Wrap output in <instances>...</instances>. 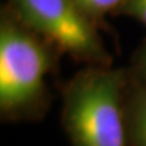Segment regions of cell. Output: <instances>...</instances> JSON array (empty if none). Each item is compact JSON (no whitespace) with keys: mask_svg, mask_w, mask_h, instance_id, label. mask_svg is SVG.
<instances>
[{"mask_svg":"<svg viewBox=\"0 0 146 146\" xmlns=\"http://www.w3.org/2000/svg\"><path fill=\"white\" fill-rule=\"evenodd\" d=\"M124 116L129 146H146V85L130 77L124 96Z\"/></svg>","mask_w":146,"mask_h":146,"instance_id":"277c9868","label":"cell"},{"mask_svg":"<svg viewBox=\"0 0 146 146\" xmlns=\"http://www.w3.org/2000/svg\"><path fill=\"white\" fill-rule=\"evenodd\" d=\"M6 4L62 55L84 67L112 66L100 28L76 0H6Z\"/></svg>","mask_w":146,"mask_h":146,"instance_id":"3957f363","label":"cell"},{"mask_svg":"<svg viewBox=\"0 0 146 146\" xmlns=\"http://www.w3.org/2000/svg\"><path fill=\"white\" fill-rule=\"evenodd\" d=\"M88 17L100 29L105 28L108 15H118L127 0H76Z\"/></svg>","mask_w":146,"mask_h":146,"instance_id":"5b68a950","label":"cell"},{"mask_svg":"<svg viewBox=\"0 0 146 146\" xmlns=\"http://www.w3.org/2000/svg\"><path fill=\"white\" fill-rule=\"evenodd\" d=\"M127 67H84L61 86V123L72 146H129Z\"/></svg>","mask_w":146,"mask_h":146,"instance_id":"7a4b0ae2","label":"cell"},{"mask_svg":"<svg viewBox=\"0 0 146 146\" xmlns=\"http://www.w3.org/2000/svg\"><path fill=\"white\" fill-rule=\"evenodd\" d=\"M127 70L131 80L146 85V40H144L135 50Z\"/></svg>","mask_w":146,"mask_h":146,"instance_id":"8992f818","label":"cell"},{"mask_svg":"<svg viewBox=\"0 0 146 146\" xmlns=\"http://www.w3.org/2000/svg\"><path fill=\"white\" fill-rule=\"evenodd\" d=\"M62 54L21 21L6 4L0 11V115L6 122L36 121L50 105L48 78Z\"/></svg>","mask_w":146,"mask_h":146,"instance_id":"6da1fadb","label":"cell"},{"mask_svg":"<svg viewBox=\"0 0 146 146\" xmlns=\"http://www.w3.org/2000/svg\"><path fill=\"white\" fill-rule=\"evenodd\" d=\"M118 15L135 18L146 27V0H127Z\"/></svg>","mask_w":146,"mask_h":146,"instance_id":"52a82bcc","label":"cell"}]
</instances>
